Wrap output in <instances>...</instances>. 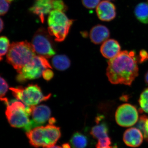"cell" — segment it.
Wrapping results in <instances>:
<instances>
[{"label":"cell","mask_w":148,"mask_h":148,"mask_svg":"<svg viewBox=\"0 0 148 148\" xmlns=\"http://www.w3.org/2000/svg\"><path fill=\"white\" fill-rule=\"evenodd\" d=\"M1 49H0V57L1 61L3 59V56L8 52L10 45L8 39L5 36H1L0 39Z\"/></svg>","instance_id":"44dd1931"},{"label":"cell","mask_w":148,"mask_h":148,"mask_svg":"<svg viewBox=\"0 0 148 148\" xmlns=\"http://www.w3.org/2000/svg\"><path fill=\"white\" fill-rule=\"evenodd\" d=\"M121 46L116 40L110 39L103 43L101 46V52L102 55L107 59L114 58L120 53Z\"/></svg>","instance_id":"5bb4252c"},{"label":"cell","mask_w":148,"mask_h":148,"mask_svg":"<svg viewBox=\"0 0 148 148\" xmlns=\"http://www.w3.org/2000/svg\"><path fill=\"white\" fill-rule=\"evenodd\" d=\"M51 115L50 108L45 105L32 106L31 115L32 120L24 130L26 132H28L35 127L44 124L49 119Z\"/></svg>","instance_id":"8fae6325"},{"label":"cell","mask_w":148,"mask_h":148,"mask_svg":"<svg viewBox=\"0 0 148 148\" xmlns=\"http://www.w3.org/2000/svg\"><path fill=\"white\" fill-rule=\"evenodd\" d=\"M139 119L137 108L129 103L121 105L116 111V121L119 125L122 127L132 126L137 123Z\"/></svg>","instance_id":"9c48e42d"},{"label":"cell","mask_w":148,"mask_h":148,"mask_svg":"<svg viewBox=\"0 0 148 148\" xmlns=\"http://www.w3.org/2000/svg\"><path fill=\"white\" fill-rule=\"evenodd\" d=\"M32 45L35 52L40 56L50 58L56 51L50 37L44 29H39L33 37Z\"/></svg>","instance_id":"ba28073f"},{"label":"cell","mask_w":148,"mask_h":148,"mask_svg":"<svg viewBox=\"0 0 148 148\" xmlns=\"http://www.w3.org/2000/svg\"><path fill=\"white\" fill-rule=\"evenodd\" d=\"M42 75L45 79L48 81L53 78L54 74L50 69H49L45 70L43 73Z\"/></svg>","instance_id":"d4e9b609"},{"label":"cell","mask_w":148,"mask_h":148,"mask_svg":"<svg viewBox=\"0 0 148 148\" xmlns=\"http://www.w3.org/2000/svg\"><path fill=\"white\" fill-rule=\"evenodd\" d=\"M10 89L17 100L29 106H36L42 101L48 100L51 96L50 94L44 95L40 88L37 84H29L25 88L21 86L10 88Z\"/></svg>","instance_id":"8992f818"},{"label":"cell","mask_w":148,"mask_h":148,"mask_svg":"<svg viewBox=\"0 0 148 148\" xmlns=\"http://www.w3.org/2000/svg\"><path fill=\"white\" fill-rule=\"evenodd\" d=\"M98 18L102 21H110L116 16V8L113 3L108 1L101 2L96 8Z\"/></svg>","instance_id":"7c38bea8"},{"label":"cell","mask_w":148,"mask_h":148,"mask_svg":"<svg viewBox=\"0 0 148 148\" xmlns=\"http://www.w3.org/2000/svg\"><path fill=\"white\" fill-rule=\"evenodd\" d=\"M6 105V116L11 126L15 128H26L31 121L29 116L32 114V106H26L18 100L8 101Z\"/></svg>","instance_id":"277c9868"},{"label":"cell","mask_w":148,"mask_h":148,"mask_svg":"<svg viewBox=\"0 0 148 148\" xmlns=\"http://www.w3.org/2000/svg\"><path fill=\"white\" fill-rule=\"evenodd\" d=\"M1 1V9L0 14L1 15H4L8 10L9 4L6 0H0Z\"/></svg>","instance_id":"cb8c5ba5"},{"label":"cell","mask_w":148,"mask_h":148,"mask_svg":"<svg viewBox=\"0 0 148 148\" xmlns=\"http://www.w3.org/2000/svg\"><path fill=\"white\" fill-rule=\"evenodd\" d=\"M52 64L56 69L58 71H64L70 67L71 61L66 55H57L52 58Z\"/></svg>","instance_id":"ac0fdd59"},{"label":"cell","mask_w":148,"mask_h":148,"mask_svg":"<svg viewBox=\"0 0 148 148\" xmlns=\"http://www.w3.org/2000/svg\"><path fill=\"white\" fill-rule=\"evenodd\" d=\"M113 148H118L116 146H113Z\"/></svg>","instance_id":"d6a6232c"},{"label":"cell","mask_w":148,"mask_h":148,"mask_svg":"<svg viewBox=\"0 0 148 148\" xmlns=\"http://www.w3.org/2000/svg\"><path fill=\"white\" fill-rule=\"evenodd\" d=\"M108 1H111V0H108Z\"/></svg>","instance_id":"836d02e7"},{"label":"cell","mask_w":148,"mask_h":148,"mask_svg":"<svg viewBox=\"0 0 148 148\" xmlns=\"http://www.w3.org/2000/svg\"><path fill=\"white\" fill-rule=\"evenodd\" d=\"M49 69H51L52 67L46 58L40 56H35L31 62L17 71L16 79L19 82L36 79L41 76L45 70Z\"/></svg>","instance_id":"52a82bcc"},{"label":"cell","mask_w":148,"mask_h":148,"mask_svg":"<svg viewBox=\"0 0 148 148\" xmlns=\"http://www.w3.org/2000/svg\"><path fill=\"white\" fill-rule=\"evenodd\" d=\"M135 14L141 23L148 24V3H141L136 6Z\"/></svg>","instance_id":"e0dca14e"},{"label":"cell","mask_w":148,"mask_h":148,"mask_svg":"<svg viewBox=\"0 0 148 148\" xmlns=\"http://www.w3.org/2000/svg\"><path fill=\"white\" fill-rule=\"evenodd\" d=\"M47 148H63V147H61L60 146H56L54 145L50 146V147Z\"/></svg>","instance_id":"f546056e"},{"label":"cell","mask_w":148,"mask_h":148,"mask_svg":"<svg viewBox=\"0 0 148 148\" xmlns=\"http://www.w3.org/2000/svg\"><path fill=\"white\" fill-rule=\"evenodd\" d=\"M138 73V60L133 51H121L108 62L106 75L112 84L130 86Z\"/></svg>","instance_id":"6da1fadb"},{"label":"cell","mask_w":148,"mask_h":148,"mask_svg":"<svg viewBox=\"0 0 148 148\" xmlns=\"http://www.w3.org/2000/svg\"><path fill=\"white\" fill-rule=\"evenodd\" d=\"M67 10V6L62 0H38L30 11L39 17L43 23L45 16L54 10L64 12Z\"/></svg>","instance_id":"30bf717a"},{"label":"cell","mask_w":148,"mask_h":148,"mask_svg":"<svg viewBox=\"0 0 148 148\" xmlns=\"http://www.w3.org/2000/svg\"><path fill=\"white\" fill-rule=\"evenodd\" d=\"M8 89V85L5 80L2 77H1V99L2 101L4 99L5 96Z\"/></svg>","instance_id":"7402d4cb"},{"label":"cell","mask_w":148,"mask_h":148,"mask_svg":"<svg viewBox=\"0 0 148 148\" xmlns=\"http://www.w3.org/2000/svg\"><path fill=\"white\" fill-rule=\"evenodd\" d=\"M26 135L33 147L47 148L55 145L61 137V132L60 127L49 124L35 127L26 132Z\"/></svg>","instance_id":"7a4b0ae2"},{"label":"cell","mask_w":148,"mask_h":148,"mask_svg":"<svg viewBox=\"0 0 148 148\" xmlns=\"http://www.w3.org/2000/svg\"><path fill=\"white\" fill-rule=\"evenodd\" d=\"M140 62H144L148 59V53L145 50H142L140 51Z\"/></svg>","instance_id":"484cf974"},{"label":"cell","mask_w":148,"mask_h":148,"mask_svg":"<svg viewBox=\"0 0 148 148\" xmlns=\"http://www.w3.org/2000/svg\"><path fill=\"white\" fill-rule=\"evenodd\" d=\"M110 30L106 26L102 25H97L90 30V40L96 45L103 43L108 40L110 37Z\"/></svg>","instance_id":"9a60e30c"},{"label":"cell","mask_w":148,"mask_h":148,"mask_svg":"<svg viewBox=\"0 0 148 148\" xmlns=\"http://www.w3.org/2000/svg\"><path fill=\"white\" fill-rule=\"evenodd\" d=\"M101 0H82L83 5L86 8L94 9L98 6Z\"/></svg>","instance_id":"603a6c76"},{"label":"cell","mask_w":148,"mask_h":148,"mask_svg":"<svg viewBox=\"0 0 148 148\" xmlns=\"http://www.w3.org/2000/svg\"><path fill=\"white\" fill-rule=\"evenodd\" d=\"M143 134L136 127H131L126 130L123 135L125 144L131 147L136 148L142 145L143 141Z\"/></svg>","instance_id":"4fadbf2b"},{"label":"cell","mask_w":148,"mask_h":148,"mask_svg":"<svg viewBox=\"0 0 148 148\" xmlns=\"http://www.w3.org/2000/svg\"><path fill=\"white\" fill-rule=\"evenodd\" d=\"M63 148H70V146L69 144H65L63 145Z\"/></svg>","instance_id":"4dcf8cb0"},{"label":"cell","mask_w":148,"mask_h":148,"mask_svg":"<svg viewBox=\"0 0 148 148\" xmlns=\"http://www.w3.org/2000/svg\"><path fill=\"white\" fill-rule=\"evenodd\" d=\"M93 126L90 131V133L95 139L99 140L109 137V130L108 125L105 123H100Z\"/></svg>","instance_id":"2e32d148"},{"label":"cell","mask_w":148,"mask_h":148,"mask_svg":"<svg viewBox=\"0 0 148 148\" xmlns=\"http://www.w3.org/2000/svg\"><path fill=\"white\" fill-rule=\"evenodd\" d=\"M36 53L32 44L26 41L13 42L7 54V61L17 71L31 62Z\"/></svg>","instance_id":"3957f363"},{"label":"cell","mask_w":148,"mask_h":148,"mask_svg":"<svg viewBox=\"0 0 148 148\" xmlns=\"http://www.w3.org/2000/svg\"><path fill=\"white\" fill-rule=\"evenodd\" d=\"M0 30H1V32L2 31L3 28V21H2V19L1 18V23H0Z\"/></svg>","instance_id":"83f0119b"},{"label":"cell","mask_w":148,"mask_h":148,"mask_svg":"<svg viewBox=\"0 0 148 148\" xmlns=\"http://www.w3.org/2000/svg\"><path fill=\"white\" fill-rule=\"evenodd\" d=\"M143 136L146 141L148 142V118L146 120L145 123V128L144 131L143 132Z\"/></svg>","instance_id":"4316f807"},{"label":"cell","mask_w":148,"mask_h":148,"mask_svg":"<svg viewBox=\"0 0 148 148\" xmlns=\"http://www.w3.org/2000/svg\"><path fill=\"white\" fill-rule=\"evenodd\" d=\"M145 81L146 83L148 85V71L147 72L145 76Z\"/></svg>","instance_id":"f1b7e54d"},{"label":"cell","mask_w":148,"mask_h":148,"mask_svg":"<svg viewBox=\"0 0 148 148\" xmlns=\"http://www.w3.org/2000/svg\"><path fill=\"white\" fill-rule=\"evenodd\" d=\"M73 21L70 20L61 11L54 10L49 13L48 18V31L56 41L61 42L66 39Z\"/></svg>","instance_id":"5b68a950"},{"label":"cell","mask_w":148,"mask_h":148,"mask_svg":"<svg viewBox=\"0 0 148 148\" xmlns=\"http://www.w3.org/2000/svg\"><path fill=\"white\" fill-rule=\"evenodd\" d=\"M139 103L141 110L148 113V88L141 93L139 98Z\"/></svg>","instance_id":"ffe728a7"},{"label":"cell","mask_w":148,"mask_h":148,"mask_svg":"<svg viewBox=\"0 0 148 148\" xmlns=\"http://www.w3.org/2000/svg\"><path fill=\"white\" fill-rule=\"evenodd\" d=\"M8 2H10L12 1L13 0H6Z\"/></svg>","instance_id":"1f68e13d"},{"label":"cell","mask_w":148,"mask_h":148,"mask_svg":"<svg viewBox=\"0 0 148 148\" xmlns=\"http://www.w3.org/2000/svg\"><path fill=\"white\" fill-rule=\"evenodd\" d=\"M70 144L73 148H85L88 144V140L86 135L77 132L72 136Z\"/></svg>","instance_id":"d6986e66"}]
</instances>
